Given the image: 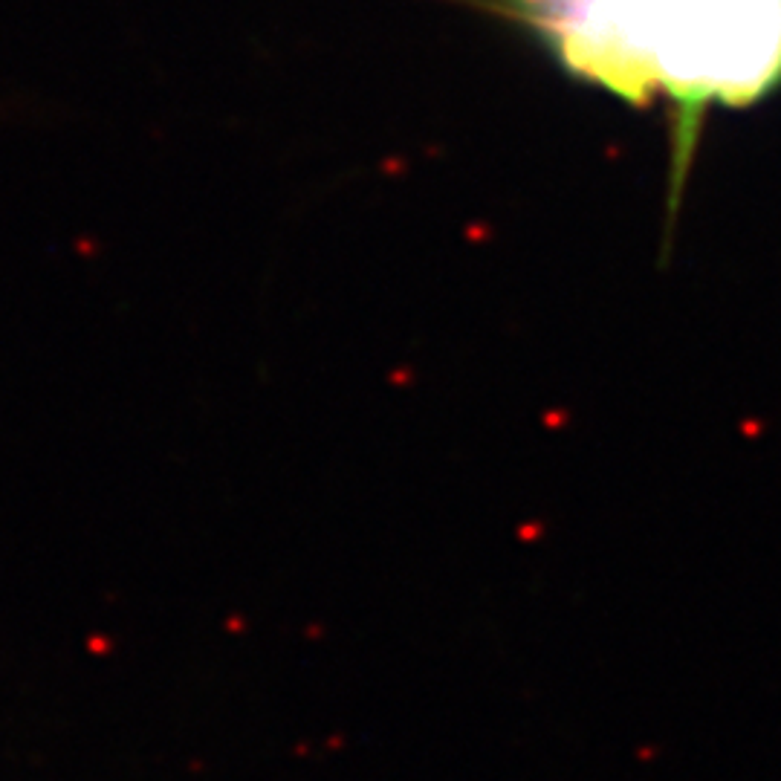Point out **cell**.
<instances>
[{"instance_id":"obj_1","label":"cell","mask_w":781,"mask_h":781,"mask_svg":"<svg viewBox=\"0 0 781 781\" xmlns=\"http://www.w3.org/2000/svg\"><path fill=\"white\" fill-rule=\"evenodd\" d=\"M541 38L570 73L637 105L669 93L677 165L709 102L747 105L781 81V0H567Z\"/></svg>"}]
</instances>
